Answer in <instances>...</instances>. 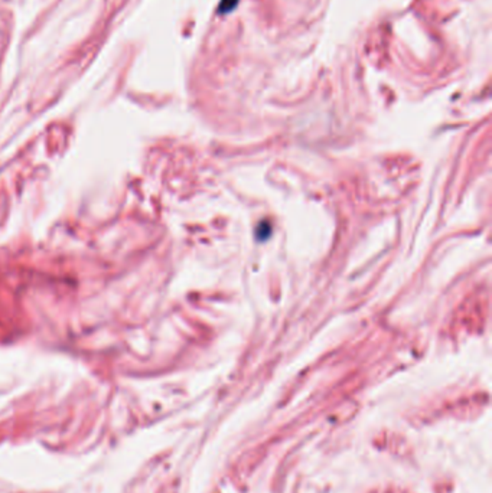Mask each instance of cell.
Instances as JSON below:
<instances>
[{
    "mask_svg": "<svg viewBox=\"0 0 492 493\" xmlns=\"http://www.w3.org/2000/svg\"><path fill=\"white\" fill-rule=\"evenodd\" d=\"M239 2H240V0H221V4L219 6V14L224 15V14L233 12L237 8Z\"/></svg>",
    "mask_w": 492,
    "mask_h": 493,
    "instance_id": "6da1fadb",
    "label": "cell"
}]
</instances>
